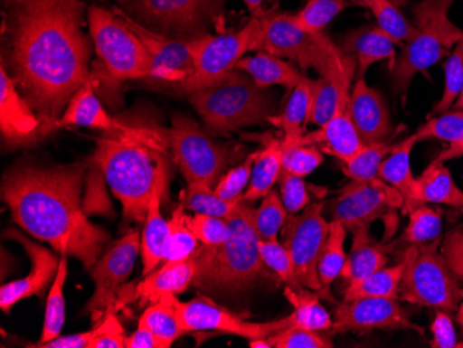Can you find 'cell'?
<instances>
[{"label": "cell", "instance_id": "6", "mask_svg": "<svg viewBox=\"0 0 463 348\" xmlns=\"http://www.w3.org/2000/svg\"><path fill=\"white\" fill-rule=\"evenodd\" d=\"M457 0H420L412 6L416 33L405 43L392 69V90L405 95L413 77L436 66L449 49L463 38L462 28L449 20V12Z\"/></svg>", "mask_w": 463, "mask_h": 348}, {"label": "cell", "instance_id": "39", "mask_svg": "<svg viewBox=\"0 0 463 348\" xmlns=\"http://www.w3.org/2000/svg\"><path fill=\"white\" fill-rule=\"evenodd\" d=\"M345 236L347 228L339 221H330L329 235L325 241L318 262V275L325 289H329L330 285L342 274L347 254L345 251Z\"/></svg>", "mask_w": 463, "mask_h": 348}, {"label": "cell", "instance_id": "13", "mask_svg": "<svg viewBox=\"0 0 463 348\" xmlns=\"http://www.w3.org/2000/svg\"><path fill=\"white\" fill-rule=\"evenodd\" d=\"M404 197L397 189L387 185L381 178L372 181H350L340 189L335 199L326 204V212L332 221H339L348 230L373 221L384 220L387 236L397 230L398 220L394 210L402 209Z\"/></svg>", "mask_w": 463, "mask_h": 348}, {"label": "cell", "instance_id": "2", "mask_svg": "<svg viewBox=\"0 0 463 348\" xmlns=\"http://www.w3.org/2000/svg\"><path fill=\"white\" fill-rule=\"evenodd\" d=\"M85 164L18 167L5 175L4 200L18 227L60 254L92 268L109 235L90 222L80 202Z\"/></svg>", "mask_w": 463, "mask_h": 348}, {"label": "cell", "instance_id": "14", "mask_svg": "<svg viewBox=\"0 0 463 348\" xmlns=\"http://www.w3.org/2000/svg\"><path fill=\"white\" fill-rule=\"evenodd\" d=\"M324 209L325 202H317L308 204L298 214H288L282 236L304 287L321 293L325 298L333 301L329 289H325L318 275L319 256L329 235L330 225L324 217Z\"/></svg>", "mask_w": 463, "mask_h": 348}, {"label": "cell", "instance_id": "49", "mask_svg": "<svg viewBox=\"0 0 463 348\" xmlns=\"http://www.w3.org/2000/svg\"><path fill=\"white\" fill-rule=\"evenodd\" d=\"M446 84L439 103L434 106L433 114L446 113L452 108L463 88V38L455 45L454 52L449 54L446 66Z\"/></svg>", "mask_w": 463, "mask_h": 348}, {"label": "cell", "instance_id": "47", "mask_svg": "<svg viewBox=\"0 0 463 348\" xmlns=\"http://www.w3.org/2000/svg\"><path fill=\"white\" fill-rule=\"evenodd\" d=\"M324 155L318 146H304L298 139L283 137L282 170L306 178L324 163Z\"/></svg>", "mask_w": 463, "mask_h": 348}, {"label": "cell", "instance_id": "51", "mask_svg": "<svg viewBox=\"0 0 463 348\" xmlns=\"http://www.w3.org/2000/svg\"><path fill=\"white\" fill-rule=\"evenodd\" d=\"M272 348H332L329 337L321 332L308 331L303 327L290 326L268 337Z\"/></svg>", "mask_w": 463, "mask_h": 348}, {"label": "cell", "instance_id": "4", "mask_svg": "<svg viewBox=\"0 0 463 348\" xmlns=\"http://www.w3.org/2000/svg\"><path fill=\"white\" fill-rule=\"evenodd\" d=\"M251 202H243L226 220L228 239L217 246H200L194 254L196 275L194 285L213 296H238L246 292L261 275L260 238L254 228Z\"/></svg>", "mask_w": 463, "mask_h": 348}, {"label": "cell", "instance_id": "32", "mask_svg": "<svg viewBox=\"0 0 463 348\" xmlns=\"http://www.w3.org/2000/svg\"><path fill=\"white\" fill-rule=\"evenodd\" d=\"M418 142V136L413 134L394 145L379 170V178L402 194L404 206L410 202L415 188L416 178L411 168V155Z\"/></svg>", "mask_w": 463, "mask_h": 348}, {"label": "cell", "instance_id": "26", "mask_svg": "<svg viewBox=\"0 0 463 348\" xmlns=\"http://www.w3.org/2000/svg\"><path fill=\"white\" fill-rule=\"evenodd\" d=\"M298 142L304 146H318L325 155L339 158L340 161L353 157L365 146L348 116V110L335 114L317 131L298 137Z\"/></svg>", "mask_w": 463, "mask_h": 348}, {"label": "cell", "instance_id": "27", "mask_svg": "<svg viewBox=\"0 0 463 348\" xmlns=\"http://www.w3.org/2000/svg\"><path fill=\"white\" fill-rule=\"evenodd\" d=\"M430 202L463 210V191L455 183L451 173L444 163L431 161L425 173L416 178L412 196L402 207V212L408 214L416 206Z\"/></svg>", "mask_w": 463, "mask_h": 348}, {"label": "cell", "instance_id": "16", "mask_svg": "<svg viewBox=\"0 0 463 348\" xmlns=\"http://www.w3.org/2000/svg\"><path fill=\"white\" fill-rule=\"evenodd\" d=\"M139 232L128 230L118 240L109 246L103 256L92 267L95 293L87 306L88 313L92 314L93 321H100L104 314L116 306L118 292L128 280L137 254L140 251Z\"/></svg>", "mask_w": 463, "mask_h": 348}, {"label": "cell", "instance_id": "10", "mask_svg": "<svg viewBox=\"0 0 463 348\" xmlns=\"http://www.w3.org/2000/svg\"><path fill=\"white\" fill-rule=\"evenodd\" d=\"M257 18L261 23V35L256 51H265L280 59L285 57L303 71L312 69L319 77L327 74L343 53L329 36L303 30L285 13L267 12Z\"/></svg>", "mask_w": 463, "mask_h": 348}, {"label": "cell", "instance_id": "59", "mask_svg": "<svg viewBox=\"0 0 463 348\" xmlns=\"http://www.w3.org/2000/svg\"><path fill=\"white\" fill-rule=\"evenodd\" d=\"M463 155V135L459 139L454 140L449 143V146L444 149L443 152L439 153L433 163H446V161L454 160V158H459Z\"/></svg>", "mask_w": 463, "mask_h": 348}, {"label": "cell", "instance_id": "44", "mask_svg": "<svg viewBox=\"0 0 463 348\" xmlns=\"http://www.w3.org/2000/svg\"><path fill=\"white\" fill-rule=\"evenodd\" d=\"M410 223L405 228L400 240L412 244H425L441 239L443 232V214L439 210L431 209L426 204L416 206L411 210Z\"/></svg>", "mask_w": 463, "mask_h": 348}, {"label": "cell", "instance_id": "43", "mask_svg": "<svg viewBox=\"0 0 463 348\" xmlns=\"http://www.w3.org/2000/svg\"><path fill=\"white\" fill-rule=\"evenodd\" d=\"M241 199L225 200L215 193L214 189L204 185H187L181 193V204L196 214L228 218L241 204Z\"/></svg>", "mask_w": 463, "mask_h": 348}, {"label": "cell", "instance_id": "35", "mask_svg": "<svg viewBox=\"0 0 463 348\" xmlns=\"http://www.w3.org/2000/svg\"><path fill=\"white\" fill-rule=\"evenodd\" d=\"M285 296L293 306V313L290 314L291 326L303 327L321 334L332 329L333 318L321 304V298L324 297L321 293L312 290L298 293L286 287Z\"/></svg>", "mask_w": 463, "mask_h": 348}, {"label": "cell", "instance_id": "63", "mask_svg": "<svg viewBox=\"0 0 463 348\" xmlns=\"http://www.w3.org/2000/svg\"><path fill=\"white\" fill-rule=\"evenodd\" d=\"M397 6L404 7L408 5V0H392Z\"/></svg>", "mask_w": 463, "mask_h": 348}, {"label": "cell", "instance_id": "18", "mask_svg": "<svg viewBox=\"0 0 463 348\" xmlns=\"http://www.w3.org/2000/svg\"><path fill=\"white\" fill-rule=\"evenodd\" d=\"M113 12L128 25L142 41L153 60L152 77L171 84H181L194 70L192 39H178L150 30L132 18L125 10L114 7Z\"/></svg>", "mask_w": 463, "mask_h": 348}, {"label": "cell", "instance_id": "17", "mask_svg": "<svg viewBox=\"0 0 463 348\" xmlns=\"http://www.w3.org/2000/svg\"><path fill=\"white\" fill-rule=\"evenodd\" d=\"M373 331H415L423 336L422 327L411 322L397 298L387 297L343 301L335 308L329 334H365Z\"/></svg>", "mask_w": 463, "mask_h": 348}, {"label": "cell", "instance_id": "37", "mask_svg": "<svg viewBox=\"0 0 463 348\" xmlns=\"http://www.w3.org/2000/svg\"><path fill=\"white\" fill-rule=\"evenodd\" d=\"M67 274H69V256L64 254L60 259L59 269H57L48 300H46L45 321H43L41 339L31 347L39 348L42 344H45L61 334L62 326L66 322L64 285H66Z\"/></svg>", "mask_w": 463, "mask_h": 348}, {"label": "cell", "instance_id": "25", "mask_svg": "<svg viewBox=\"0 0 463 348\" xmlns=\"http://www.w3.org/2000/svg\"><path fill=\"white\" fill-rule=\"evenodd\" d=\"M395 45L394 39L382 28L368 25L348 33L340 48L356 60V77L364 78L369 67L379 61H387L392 71L397 61Z\"/></svg>", "mask_w": 463, "mask_h": 348}, {"label": "cell", "instance_id": "54", "mask_svg": "<svg viewBox=\"0 0 463 348\" xmlns=\"http://www.w3.org/2000/svg\"><path fill=\"white\" fill-rule=\"evenodd\" d=\"M95 326L96 334L90 340L88 348H125L127 336L113 308L104 314L103 318L98 321Z\"/></svg>", "mask_w": 463, "mask_h": 348}, {"label": "cell", "instance_id": "7", "mask_svg": "<svg viewBox=\"0 0 463 348\" xmlns=\"http://www.w3.org/2000/svg\"><path fill=\"white\" fill-rule=\"evenodd\" d=\"M165 134L168 147L187 185L214 189L226 170L241 163L246 155L243 147L218 142L196 121L181 114L173 117V126Z\"/></svg>", "mask_w": 463, "mask_h": 348}, {"label": "cell", "instance_id": "56", "mask_svg": "<svg viewBox=\"0 0 463 348\" xmlns=\"http://www.w3.org/2000/svg\"><path fill=\"white\" fill-rule=\"evenodd\" d=\"M431 334H433V340H431L430 345L433 348L459 347L454 321L447 311H436V316L431 324Z\"/></svg>", "mask_w": 463, "mask_h": 348}, {"label": "cell", "instance_id": "34", "mask_svg": "<svg viewBox=\"0 0 463 348\" xmlns=\"http://www.w3.org/2000/svg\"><path fill=\"white\" fill-rule=\"evenodd\" d=\"M176 300L175 295H171L150 304L139 319V324L150 329L160 340L163 348H170L176 339L184 334Z\"/></svg>", "mask_w": 463, "mask_h": 348}, {"label": "cell", "instance_id": "36", "mask_svg": "<svg viewBox=\"0 0 463 348\" xmlns=\"http://www.w3.org/2000/svg\"><path fill=\"white\" fill-rule=\"evenodd\" d=\"M404 259L394 267H384L361 280L348 283L345 301L365 297L400 298V283L404 274Z\"/></svg>", "mask_w": 463, "mask_h": 348}, {"label": "cell", "instance_id": "55", "mask_svg": "<svg viewBox=\"0 0 463 348\" xmlns=\"http://www.w3.org/2000/svg\"><path fill=\"white\" fill-rule=\"evenodd\" d=\"M439 250L455 277L463 282V225L455 228L447 233L446 238L441 239Z\"/></svg>", "mask_w": 463, "mask_h": 348}, {"label": "cell", "instance_id": "1", "mask_svg": "<svg viewBox=\"0 0 463 348\" xmlns=\"http://www.w3.org/2000/svg\"><path fill=\"white\" fill-rule=\"evenodd\" d=\"M82 0H12L9 67L21 95L42 122V136L88 80L92 45L83 33Z\"/></svg>", "mask_w": 463, "mask_h": 348}, {"label": "cell", "instance_id": "24", "mask_svg": "<svg viewBox=\"0 0 463 348\" xmlns=\"http://www.w3.org/2000/svg\"><path fill=\"white\" fill-rule=\"evenodd\" d=\"M67 126L99 129L110 135L132 134L137 129V127L127 126L104 110L93 89V80L90 77L75 93L69 108L60 118L59 127Z\"/></svg>", "mask_w": 463, "mask_h": 348}, {"label": "cell", "instance_id": "45", "mask_svg": "<svg viewBox=\"0 0 463 348\" xmlns=\"http://www.w3.org/2000/svg\"><path fill=\"white\" fill-rule=\"evenodd\" d=\"M260 253L264 265H267L268 268L285 283L286 287H290L294 292H306L307 287H304L303 283L298 280L293 259L285 248V244L280 243L278 239L260 240Z\"/></svg>", "mask_w": 463, "mask_h": 348}, {"label": "cell", "instance_id": "9", "mask_svg": "<svg viewBox=\"0 0 463 348\" xmlns=\"http://www.w3.org/2000/svg\"><path fill=\"white\" fill-rule=\"evenodd\" d=\"M88 25L96 53L117 82L152 77L153 60L139 36L114 12L88 7Z\"/></svg>", "mask_w": 463, "mask_h": 348}, {"label": "cell", "instance_id": "21", "mask_svg": "<svg viewBox=\"0 0 463 348\" xmlns=\"http://www.w3.org/2000/svg\"><path fill=\"white\" fill-rule=\"evenodd\" d=\"M196 275L194 257L182 261L163 262L160 268L145 275L140 282L122 286L114 311L132 300L149 301L150 304L171 295H181L194 283Z\"/></svg>", "mask_w": 463, "mask_h": 348}, {"label": "cell", "instance_id": "61", "mask_svg": "<svg viewBox=\"0 0 463 348\" xmlns=\"http://www.w3.org/2000/svg\"><path fill=\"white\" fill-rule=\"evenodd\" d=\"M249 344L251 348H272L268 337H264V339L249 340Z\"/></svg>", "mask_w": 463, "mask_h": 348}, {"label": "cell", "instance_id": "12", "mask_svg": "<svg viewBox=\"0 0 463 348\" xmlns=\"http://www.w3.org/2000/svg\"><path fill=\"white\" fill-rule=\"evenodd\" d=\"M129 15L140 24L164 35L196 39L222 17V5L215 0H121Z\"/></svg>", "mask_w": 463, "mask_h": 348}, {"label": "cell", "instance_id": "31", "mask_svg": "<svg viewBox=\"0 0 463 348\" xmlns=\"http://www.w3.org/2000/svg\"><path fill=\"white\" fill-rule=\"evenodd\" d=\"M236 69L249 74L259 87L269 88L272 85H280L286 89L293 90L306 80V75L293 66L288 60L273 56L265 51H259L256 54L243 57Z\"/></svg>", "mask_w": 463, "mask_h": 348}, {"label": "cell", "instance_id": "20", "mask_svg": "<svg viewBox=\"0 0 463 348\" xmlns=\"http://www.w3.org/2000/svg\"><path fill=\"white\" fill-rule=\"evenodd\" d=\"M356 60L343 52L327 74L312 80L309 124L322 127L337 113L348 110Z\"/></svg>", "mask_w": 463, "mask_h": 348}, {"label": "cell", "instance_id": "29", "mask_svg": "<svg viewBox=\"0 0 463 348\" xmlns=\"http://www.w3.org/2000/svg\"><path fill=\"white\" fill-rule=\"evenodd\" d=\"M244 137L257 140L264 146L254 163L251 179L241 197L243 202H254L264 199L272 191L273 185L279 181L282 173L283 139L273 137L269 132L261 135L246 134Z\"/></svg>", "mask_w": 463, "mask_h": 348}, {"label": "cell", "instance_id": "22", "mask_svg": "<svg viewBox=\"0 0 463 348\" xmlns=\"http://www.w3.org/2000/svg\"><path fill=\"white\" fill-rule=\"evenodd\" d=\"M0 131L10 145H24L42 136V122L21 95L2 59L0 69Z\"/></svg>", "mask_w": 463, "mask_h": 348}, {"label": "cell", "instance_id": "41", "mask_svg": "<svg viewBox=\"0 0 463 348\" xmlns=\"http://www.w3.org/2000/svg\"><path fill=\"white\" fill-rule=\"evenodd\" d=\"M392 140L369 143L353 157L343 160V173L351 181H372L379 178V170L384 158L392 152Z\"/></svg>", "mask_w": 463, "mask_h": 348}, {"label": "cell", "instance_id": "58", "mask_svg": "<svg viewBox=\"0 0 463 348\" xmlns=\"http://www.w3.org/2000/svg\"><path fill=\"white\" fill-rule=\"evenodd\" d=\"M125 348H163V345L150 329L139 324L137 331L125 339Z\"/></svg>", "mask_w": 463, "mask_h": 348}, {"label": "cell", "instance_id": "5", "mask_svg": "<svg viewBox=\"0 0 463 348\" xmlns=\"http://www.w3.org/2000/svg\"><path fill=\"white\" fill-rule=\"evenodd\" d=\"M210 134L228 135L247 127L264 126L277 116V103L241 70H232L210 87L187 93Z\"/></svg>", "mask_w": 463, "mask_h": 348}, {"label": "cell", "instance_id": "52", "mask_svg": "<svg viewBox=\"0 0 463 348\" xmlns=\"http://www.w3.org/2000/svg\"><path fill=\"white\" fill-rule=\"evenodd\" d=\"M187 227L196 236L203 246H217L228 239L231 228L226 218L213 217V215L194 214L186 215Z\"/></svg>", "mask_w": 463, "mask_h": 348}, {"label": "cell", "instance_id": "40", "mask_svg": "<svg viewBox=\"0 0 463 348\" xmlns=\"http://www.w3.org/2000/svg\"><path fill=\"white\" fill-rule=\"evenodd\" d=\"M373 14L377 27L389 33L395 42H410L415 36L416 27L392 0H358Z\"/></svg>", "mask_w": 463, "mask_h": 348}, {"label": "cell", "instance_id": "53", "mask_svg": "<svg viewBox=\"0 0 463 348\" xmlns=\"http://www.w3.org/2000/svg\"><path fill=\"white\" fill-rule=\"evenodd\" d=\"M278 182H279L280 199L288 214H298L311 204V197L304 178L282 170Z\"/></svg>", "mask_w": 463, "mask_h": 348}, {"label": "cell", "instance_id": "28", "mask_svg": "<svg viewBox=\"0 0 463 348\" xmlns=\"http://www.w3.org/2000/svg\"><path fill=\"white\" fill-rule=\"evenodd\" d=\"M166 179H168V165L165 164L156 179L149 210L146 215L145 228H143L142 243H140L143 277L155 271L163 262L164 244L168 235V221L164 220L161 215V200L165 192Z\"/></svg>", "mask_w": 463, "mask_h": 348}, {"label": "cell", "instance_id": "46", "mask_svg": "<svg viewBox=\"0 0 463 348\" xmlns=\"http://www.w3.org/2000/svg\"><path fill=\"white\" fill-rule=\"evenodd\" d=\"M288 210L283 206L279 193L270 191L262 199L259 209L254 210V228L259 233L260 240H275L282 232L288 220Z\"/></svg>", "mask_w": 463, "mask_h": 348}, {"label": "cell", "instance_id": "15", "mask_svg": "<svg viewBox=\"0 0 463 348\" xmlns=\"http://www.w3.org/2000/svg\"><path fill=\"white\" fill-rule=\"evenodd\" d=\"M176 306L184 334L208 331L254 340L269 337L291 326L290 315L265 324L249 322L208 297H197L186 303L176 300Z\"/></svg>", "mask_w": 463, "mask_h": 348}, {"label": "cell", "instance_id": "30", "mask_svg": "<svg viewBox=\"0 0 463 348\" xmlns=\"http://www.w3.org/2000/svg\"><path fill=\"white\" fill-rule=\"evenodd\" d=\"M351 232V251L340 274V277L348 283L364 279L373 272L384 268L389 261L383 244L371 238L369 225L353 228Z\"/></svg>", "mask_w": 463, "mask_h": 348}, {"label": "cell", "instance_id": "38", "mask_svg": "<svg viewBox=\"0 0 463 348\" xmlns=\"http://www.w3.org/2000/svg\"><path fill=\"white\" fill-rule=\"evenodd\" d=\"M355 6H361L358 0H308L300 12L288 15L303 30L322 33L340 13Z\"/></svg>", "mask_w": 463, "mask_h": 348}, {"label": "cell", "instance_id": "57", "mask_svg": "<svg viewBox=\"0 0 463 348\" xmlns=\"http://www.w3.org/2000/svg\"><path fill=\"white\" fill-rule=\"evenodd\" d=\"M95 334L96 326H93L90 331L82 332V334L56 337V339L42 344L39 348H88Z\"/></svg>", "mask_w": 463, "mask_h": 348}, {"label": "cell", "instance_id": "33", "mask_svg": "<svg viewBox=\"0 0 463 348\" xmlns=\"http://www.w3.org/2000/svg\"><path fill=\"white\" fill-rule=\"evenodd\" d=\"M312 80L306 78L291 90L288 105L279 116L270 117L269 122L282 129L286 139H298L306 134L311 113Z\"/></svg>", "mask_w": 463, "mask_h": 348}, {"label": "cell", "instance_id": "62", "mask_svg": "<svg viewBox=\"0 0 463 348\" xmlns=\"http://www.w3.org/2000/svg\"><path fill=\"white\" fill-rule=\"evenodd\" d=\"M452 108L455 110H463V88L460 90L459 96H458L457 100H455L454 105H452Z\"/></svg>", "mask_w": 463, "mask_h": 348}, {"label": "cell", "instance_id": "42", "mask_svg": "<svg viewBox=\"0 0 463 348\" xmlns=\"http://www.w3.org/2000/svg\"><path fill=\"white\" fill-rule=\"evenodd\" d=\"M184 210L186 209L182 204L176 207L173 217L168 221V235L164 244L163 262L191 259L200 248V241L191 228L187 227Z\"/></svg>", "mask_w": 463, "mask_h": 348}, {"label": "cell", "instance_id": "60", "mask_svg": "<svg viewBox=\"0 0 463 348\" xmlns=\"http://www.w3.org/2000/svg\"><path fill=\"white\" fill-rule=\"evenodd\" d=\"M217 4L222 5L225 4L226 0H215ZM244 5H246L247 10H249L250 14H251V17H261V15H264L265 10L262 9V6H264L265 0H241Z\"/></svg>", "mask_w": 463, "mask_h": 348}, {"label": "cell", "instance_id": "50", "mask_svg": "<svg viewBox=\"0 0 463 348\" xmlns=\"http://www.w3.org/2000/svg\"><path fill=\"white\" fill-rule=\"evenodd\" d=\"M419 142L425 139L446 140L454 142L463 135V110L451 111L439 114L436 118L429 119L418 131L415 132Z\"/></svg>", "mask_w": 463, "mask_h": 348}, {"label": "cell", "instance_id": "8", "mask_svg": "<svg viewBox=\"0 0 463 348\" xmlns=\"http://www.w3.org/2000/svg\"><path fill=\"white\" fill-rule=\"evenodd\" d=\"M441 239L405 249L400 298L420 306L457 313L463 301L462 282L439 250Z\"/></svg>", "mask_w": 463, "mask_h": 348}, {"label": "cell", "instance_id": "23", "mask_svg": "<svg viewBox=\"0 0 463 348\" xmlns=\"http://www.w3.org/2000/svg\"><path fill=\"white\" fill-rule=\"evenodd\" d=\"M348 116L365 145L383 142L392 136V114L379 90L369 87L365 78H358L351 89Z\"/></svg>", "mask_w": 463, "mask_h": 348}, {"label": "cell", "instance_id": "11", "mask_svg": "<svg viewBox=\"0 0 463 348\" xmlns=\"http://www.w3.org/2000/svg\"><path fill=\"white\" fill-rule=\"evenodd\" d=\"M261 35L260 18L252 17L241 30L192 39L194 70L178 84L184 93L210 87L235 70L244 54L256 51Z\"/></svg>", "mask_w": 463, "mask_h": 348}, {"label": "cell", "instance_id": "48", "mask_svg": "<svg viewBox=\"0 0 463 348\" xmlns=\"http://www.w3.org/2000/svg\"><path fill=\"white\" fill-rule=\"evenodd\" d=\"M260 152L261 150L250 153L241 163L226 171L214 188L215 193L225 200H236L243 197V193L249 186L250 179H251L252 167H254V163H256Z\"/></svg>", "mask_w": 463, "mask_h": 348}, {"label": "cell", "instance_id": "3", "mask_svg": "<svg viewBox=\"0 0 463 348\" xmlns=\"http://www.w3.org/2000/svg\"><path fill=\"white\" fill-rule=\"evenodd\" d=\"M166 146L165 131L149 127L96 140L92 163L121 202L125 220L145 223L156 179L166 164Z\"/></svg>", "mask_w": 463, "mask_h": 348}, {"label": "cell", "instance_id": "64", "mask_svg": "<svg viewBox=\"0 0 463 348\" xmlns=\"http://www.w3.org/2000/svg\"><path fill=\"white\" fill-rule=\"evenodd\" d=\"M272 4H279L280 0H269Z\"/></svg>", "mask_w": 463, "mask_h": 348}, {"label": "cell", "instance_id": "19", "mask_svg": "<svg viewBox=\"0 0 463 348\" xmlns=\"http://www.w3.org/2000/svg\"><path fill=\"white\" fill-rule=\"evenodd\" d=\"M7 238L18 241L30 257L31 269L24 277L6 283L0 289V306L4 313H10L18 301L41 296L49 283L56 277L61 257L54 256L51 250L28 239L15 230H7Z\"/></svg>", "mask_w": 463, "mask_h": 348}]
</instances>
